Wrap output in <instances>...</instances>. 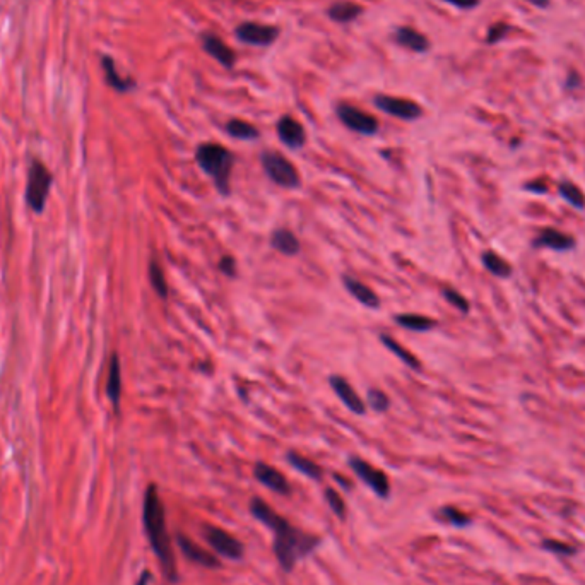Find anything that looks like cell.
<instances>
[{"mask_svg":"<svg viewBox=\"0 0 585 585\" xmlns=\"http://www.w3.org/2000/svg\"><path fill=\"white\" fill-rule=\"evenodd\" d=\"M250 512L274 531V553H276L277 561L286 572L295 568L296 561L309 554L318 546V538L305 534L292 527L286 519L277 515L274 510L260 498H254L250 501Z\"/></svg>","mask_w":585,"mask_h":585,"instance_id":"obj_1","label":"cell"},{"mask_svg":"<svg viewBox=\"0 0 585 585\" xmlns=\"http://www.w3.org/2000/svg\"><path fill=\"white\" fill-rule=\"evenodd\" d=\"M142 522H144L146 534H148L153 551H155L157 560H159L164 577L170 582H176L178 580V570H176L173 547H171L170 534H168L163 501H161L159 493H157V488L155 485L149 486L144 494Z\"/></svg>","mask_w":585,"mask_h":585,"instance_id":"obj_2","label":"cell"},{"mask_svg":"<svg viewBox=\"0 0 585 585\" xmlns=\"http://www.w3.org/2000/svg\"><path fill=\"white\" fill-rule=\"evenodd\" d=\"M195 161L205 175L211 176L217 192L230 195V176L235 164V156L230 149L214 142H205L195 151Z\"/></svg>","mask_w":585,"mask_h":585,"instance_id":"obj_3","label":"cell"},{"mask_svg":"<svg viewBox=\"0 0 585 585\" xmlns=\"http://www.w3.org/2000/svg\"><path fill=\"white\" fill-rule=\"evenodd\" d=\"M54 173L41 159H31L28 170V185H26V202L35 212H43L50 194Z\"/></svg>","mask_w":585,"mask_h":585,"instance_id":"obj_4","label":"cell"},{"mask_svg":"<svg viewBox=\"0 0 585 585\" xmlns=\"http://www.w3.org/2000/svg\"><path fill=\"white\" fill-rule=\"evenodd\" d=\"M260 163L265 175H267L269 180H272L276 185L283 187V189H298L299 187L298 170H296L295 164H292L288 157L281 155V153H262Z\"/></svg>","mask_w":585,"mask_h":585,"instance_id":"obj_5","label":"cell"},{"mask_svg":"<svg viewBox=\"0 0 585 585\" xmlns=\"http://www.w3.org/2000/svg\"><path fill=\"white\" fill-rule=\"evenodd\" d=\"M350 466L352 471L356 472L359 479L365 483L366 486H370L375 493L380 498H387L390 494V483L389 478L385 476V472H382L380 469L373 467L371 464L366 462V460L359 459V457H351Z\"/></svg>","mask_w":585,"mask_h":585,"instance_id":"obj_6","label":"cell"},{"mask_svg":"<svg viewBox=\"0 0 585 585\" xmlns=\"http://www.w3.org/2000/svg\"><path fill=\"white\" fill-rule=\"evenodd\" d=\"M337 117L341 122L352 130V132L363 134V136H373L378 130V120L371 117L366 111L358 110L351 104H339L337 107Z\"/></svg>","mask_w":585,"mask_h":585,"instance_id":"obj_7","label":"cell"},{"mask_svg":"<svg viewBox=\"0 0 585 585\" xmlns=\"http://www.w3.org/2000/svg\"><path fill=\"white\" fill-rule=\"evenodd\" d=\"M236 38L254 47H269L279 36V29L276 26L260 24V22H242L235 29Z\"/></svg>","mask_w":585,"mask_h":585,"instance_id":"obj_8","label":"cell"},{"mask_svg":"<svg viewBox=\"0 0 585 585\" xmlns=\"http://www.w3.org/2000/svg\"><path fill=\"white\" fill-rule=\"evenodd\" d=\"M204 536L209 545L214 547L217 553L223 554V556L230 558V560H240L243 556V545L238 539L233 538L230 532L214 526H205Z\"/></svg>","mask_w":585,"mask_h":585,"instance_id":"obj_9","label":"cell"},{"mask_svg":"<svg viewBox=\"0 0 585 585\" xmlns=\"http://www.w3.org/2000/svg\"><path fill=\"white\" fill-rule=\"evenodd\" d=\"M375 104L380 108L385 114L392 115V117L403 118V120H416L423 115L421 107L411 100H404V98H393L380 95L375 98Z\"/></svg>","mask_w":585,"mask_h":585,"instance_id":"obj_10","label":"cell"},{"mask_svg":"<svg viewBox=\"0 0 585 585\" xmlns=\"http://www.w3.org/2000/svg\"><path fill=\"white\" fill-rule=\"evenodd\" d=\"M329 384H331V387L334 392H336V396L343 400V404L348 407V410L358 416L365 414L366 412L365 403H363L361 397L356 393V390L352 389V385L350 384V382L344 380V378L339 377V375H332V377L329 378Z\"/></svg>","mask_w":585,"mask_h":585,"instance_id":"obj_11","label":"cell"},{"mask_svg":"<svg viewBox=\"0 0 585 585\" xmlns=\"http://www.w3.org/2000/svg\"><path fill=\"white\" fill-rule=\"evenodd\" d=\"M277 136L284 146L291 149H299L305 146L306 134L302 123L292 117H283L277 122Z\"/></svg>","mask_w":585,"mask_h":585,"instance_id":"obj_12","label":"cell"},{"mask_svg":"<svg viewBox=\"0 0 585 585\" xmlns=\"http://www.w3.org/2000/svg\"><path fill=\"white\" fill-rule=\"evenodd\" d=\"M254 474H255V478L262 483V485L267 486L269 490L274 491V493H279V494L290 493V483H288V479L284 478L283 472H279L277 469L269 466V464H264V462L255 464Z\"/></svg>","mask_w":585,"mask_h":585,"instance_id":"obj_13","label":"cell"},{"mask_svg":"<svg viewBox=\"0 0 585 585\" xmlns=\"http://www.w3.org/2000/svg\"><path fill=\"white\" fill-rule=\"evenodd\" d=\"M202 47L212 58H216L226 69H231L235 65V52L214 33L202 35Z\"/></svg>","mask_w":585,"mask_h":585,"instance_id":"obj_14","label":"cell"},{"mask_svg":"<svg viewBox=\"0 0 585 585\" xmlns=\"http://www.w3.org/2000/svg\"><path fill=\"white\" fill-rule=\"evenodd\" d=\"M176 541H178V546L180 549L183 551V554H185L190 561H194V563L205 566V568H217V566L221 565L214 554H211L209 551H205L204 547L195 545L187 536L178 534L176 536Z\"/></svg>","mask_w":585,"mask_h":585,"instance_id":"obj_15","label":"cell"},{"mask_svg":"<svg viewBox=\"0 0 585 585\" xmlns=\"http://www.w3.org/2000/svg\"><path fill=\"white\" fill-rule=\"evenodd\" d=\"M101 67H103L104 79H107L108 86L114 88L115 91L118 93H129L136 88V81L132 77H123L122 74L118 72L117 65H115V60L110 57V55H103L101 57Z\"/></svg>","mask_w":585,"mask_h":585,"instance_id":"obj_16","label":"cell"},{"mask_svg":"<svg viewBox=\"0 0 585 585\" xmlns=\"http://www.w3.org/2000/svg\"><path fill=\"white\" fill-rule=\"evenodd\" d=\"M343 284L352 298L358 299V302L361 303V305H365L366 309L377 310L378 306H380V298H378L377 292L371 290V288L366 286V284L359 283L358 279H354V277H351V276H344Z\"/></svg>","mask_w":585,"mask_h":585,"instance_id":"obj_17","label":"cell"},{"mask_svg":"<svg viewBox=\"0 0 585 585\" xmlns=\"http://www.w3.org/2000/svg\"><path fill=\"white\" fill-rule=\"evenodd\" d=\"M534 245L546 247V249L558 250V252H565V250H570L575 247V240H573L570 235L561 233V231L546 228V230H543L538 238H536Z\"/></svg>","mask_w":585,"mask_h":585,"instance_id":"obj_18","label":"cell"},{"mask_svg":"<svg viewBox=\"0 0 585 585\" xmlns=\"http://www.w3.org/2000/svg\"><path fill=\"white\" fill-rule=\"evenodd\" d=\"M396 41L400 47L407 48V50L414 52V54H425V52L430 50V40L423 33L416 31L412 28H406V26L397 29Z\"/></svg>","mask_w":585,"mask_h":585,"instance_id":"obj_19","label":"cell"},{"mask_svg":"<svg viewBox=\"0 0 585 585\" xmlns=\"http://www.w3.org/2000/svg\"><path fill=\"white\" fill-rule=\"evenodd\" d=\"M107 396L110 397L115 410H118L120 396H122V370H120V359L117 354H111L110 366H108L107 380Z\"/></svg>","mask_w":585,"mask_h":585,"instance_id":"obj_20","label":"cell"},{"mask_svg":"<svg viewBox=\"0 0 585 585\" xmlns=\"http://www.w3.org/2000/svg\"><path fill=\"white\" fill-rule=\"evenodd\" d=\"M271 245L274 250L284 254V255H296L299 252V240L292 231L286 228H279L271 236Z\"/></svg>","mask_w":585,"mask_h":585,"instance_id":"obj_21","label":"cell"},{"mask_svg":"<svg viewBox=\"0 0 585 585\" xmlns=\"http://www.w3.org/2000/svg\"><path fill=\"white\" fill-rule=\"evenodd\" d=\"M396 322L400 325V327L407 329V331H414V332H426L437 325V322H435L433 318L425 317V315H416V313L397 315Z\"/></svg>","mask_w":585,"mask_h":585,"instance_id":"obj_22","label":"cell"},{"mask_svg":"<svg viewBox=\"0 0 585 585\" xmlns=\"http://www.w3.org/2000/svg\"><path fill=\"white\" fill-rule=\"evenodd\" d=\"M363 13L361 7L354 2H337L329 7V17L336 22H351Z\"/></svg>","mask_w":585,"mask_h":585,"instance_id":"obj_23","label":"cell"},{"mask_svg":"<svg viewBox=\"0 0 585 585\" xmlns=\"http://www.w3.org/2000/svg\"><path fill=\"white\" fill-rule=\"evenodd\" d=\"M286 459H288V462H290L296 471L302 472V474L309 476V478H312V479L322 478V469L318 464H315L313 460L306 459V457L299 455V453H296V452H288Z\"/></svg>","mask_w":585,"mask_h":585,"instance_id":"obj_24","label":"cell"},{"mask_svg":"<svg viewBox=\"0 0 585 585\" xmlns=\"http://www.w3.org/2000/svg\"><path fill=\"white\" fill-rule=\"evenodd\" d=\"M226 132L230 134L231 137L240 139V141H252V139L258 137L257 127H254L252 123L245 122V120H230L226 123Z\"/></svg>","mask_w":585,"mask_h":585,"instance_id":"obj_25","label":"cell"},{"mask_svg":"<svg viewBox=\"0 0 585 585\" xmlns=\"http://www.w3.org/2000/svg\"><path fill=\"white\" fill-rule=\"evenodd\" d=\"M483 264H485L488 271L497 277H504L505 279V277H508L510 274H512V267H510L508 262L504 260L500 255L491 252V250L483 254Z\"/></svg>","mask_w":585,"mask_h":585,"instance_id":"obj_26","label":"cell"},{"mask_svg":"<svg viewBox=\"0 0 585 585\" xmlns=\"http://www.w3.org/2000/svg\"><path fill=\"white\" fill-rule=\"evenodd\" d=\"M380 339H382V343H384V346L387 348V350L390 352H392V354H396L397 358H399L400 361L404 363V365H407V366H410V368H414V370L419 368L418 358H416L414 354H411V352L407 351L406 348L400 346V344L397 343V341H393L392 337H389V336H382Z\"/></svg>","mask_w":585,"mask_h":585,"instance_id":"obj_27","label":"cell"},{"mask_svg":"<svg viewBox=\"0 0 585 585\" xmlns=\"http://www.w3.org/2000/svg\"><path fill=\"white\" fill-rule=\"evenodd\" d=\"M438 519L455 527H467L472 522V519L467 513H464L462 510L457 507H452V505H447V507L438 510Z\"/></svg>","mask_w":585,"mask_h":585,"instance_id":"obj_28","label":"cell"},{"mask_svg":"<svg viewBox=\"0 0 585 585\" xmlns=\"http://www.w3.org/2000/svg\"><path fill=\"white\" fill-rule=\"evenodd\" d=\"M149 279H151V284L157 292V296L163 299L168 298V284L166 279H164V272L156 260H151V265H149Z\"/></svg>","mask_w":585,"mask_h":585,"instance_id":"obj_29","label":"cell"},{"mask_svg":"<svg viewBox=\"0 0 585 585\" xmlns=\"http://www.w3.org/2000/svg\"><path fill=\"white\" fill-rule=\"evenodd\" d=\"M560 195L565 198L568 204H572L573 208L577 209H584L585 208V197L582 194V190L579 189L577 185H573V183L570 182H563L560 183Z\"/></svg>","mask_w":585,"mask_h":585,"instance_id":"obj_30","label":"cell"},{"mask_svg":"<svg viewBox=\"0 0 585 585\" xmlns=\"http://www.w3.org/2000/svg\"><path fill=\"white\" fill-rule=\"evenodd\" d=\"M543 547L546 551L553 554H560V556H572V554L577 553V549L572 545L563 541H558V539H545L543 541Z\"/></svg>","mask_w":585,"mask_h":585,"instance_id":"obj_31","label":"cell"},{"mask_svg":"<svg viewBox=\"0 0 585 585\" xmlns=\"http://www.w3.org/2000/svg\"><path fill=\"white\" fill-rule=\"evenodd\" d=\"M368 404L371 410H375L377 412H385L390 407V400H389L387 393L382 392V390H378V389L368 390Z\"/></svg>","mask_w":585,"mask_h":585,"instance_id":"obj_32","label":"cell"},{"mask_svg":"<svg viewBox=\"0 0 585 585\" xmlns=\"http://www.w3.org/2000/svg\"><path fill=\"white\" fill-rule=\"evenodd\" d=\"M325 500H327L332 512L343 519L344 513H346V505H344V500L341 498V494L337 493L336 490H332V488H327V490H325Z\"/></svg>","mask_w":585,"mask_h":585,"instance_id":"obj_33","label":"cell"},{"mask_svg":"<svg viewBox=\"0 0 585 585\" xmlns=\"http://www.w3.org/2000/svg\"><path fill=\"white\" fill-rule=\"evenodd\" d=\"M442 295H444L445 299H447L450 305L455 306L457 310H460V312H464V313L469 312V303H467V299L464 298V296L460 295L459 291L452 290V288H445V290L442 291Z\"/></svg>","mask_w":585,"mask_h":585,"instance_id":"obj_34","label":"cell"},{"mask_svg":"<svg viewBox=\"0 0 585 585\" xmlns=\"http://www.w3.org/2000/svg\"><path fill=\"white\" fill-rule=\"evenodd\" d=\"M508 31H510V24H507V22H497V24L490 26V29H488V33H486V43L488 45L498 43V41H501L505 36H507Z\"/></svg>","mask_w":585,"mask_h":585,"instance_id":"obj_35","label":"cell"},{"mask_svg":"<svg viewBox=\"0 0 585 585\" xmlns=\"http://www.w3.org/2000/svg\"><path fill=\"white\" fill-rule=\"evenodd\" d=\"M219 271L223 272L224 276L235 277L236 276V260H235V257H231V255H224V257L219 260Z\"/></svg>","mask_w":585,"mask_h":585,"instance_id":"obj_36","label":"cell"},{"mask_svg":"<svg viewBox=\"0 0 585 585\" xmlns=\"http://www.w3.org/2000/svg\"><path fill=\"white\" fill-rule=\"evenodd\" d=\"M444 2L453 7H459V9H474V7L479 6L481 0H444Z\"/></svg>","mask_w":585,"mask_h":585,"instance_id":"obj_37","label":"cell"},{"mask_svg":"<svg viewBox=\"0 0 585 585\" xmlns=\"http://www.w3.org/2000/svg\"><path fill=\"white\" fill-rule=\"evenodd\" d=\"M565 86L566 89H577L579 86H582V77H580L579 72H575V70H570Z\"/></svg>","mask_w":585,"mask_h":585,"instance_id":"obj_38","label":"cell"},{"mask_svg":"<svg viewBox=\"0 0 585 585\" xmlns=\"http://www.w3.org/2000/svg\"><path fill=\"white\" fill-rule=\"evenodd\" d=\"M526 2L532 3L534 7H539V9H546V7H549L551 0H526Z\"/></svg>","mask_w":585,"mask_h":585,"instance_id":"obj_39","label":"cell"},{"mask_svg":"<svg viewBox=\"0 0 585 585\" xmlns=\"http://www.w3.org/2000/svg\"><path fill=\"white\" fill-rule=\"evenodd\" d=\"M149 582H151V573H149L148 570H144V572H142V575L139 577L137 585H149Z\"/></svg>","mask_w":585,"mask_h":585,"instance_id":"obj_40","label":"cell"},{"mask_svg":"<svg viewBox=\"0 0 585 585\" xmlns=\"http://www.w3.org/2000/svg\"><path fill=\"white\" fill-rule=\"evenodd\" d=\"M529 190H534V192H547V185H538V182H534L532 185H527Z\"/></svg>","mask_w":585,"mask_h":585,"instance_id":"obj_41","label":"cell"}]
</instances>
